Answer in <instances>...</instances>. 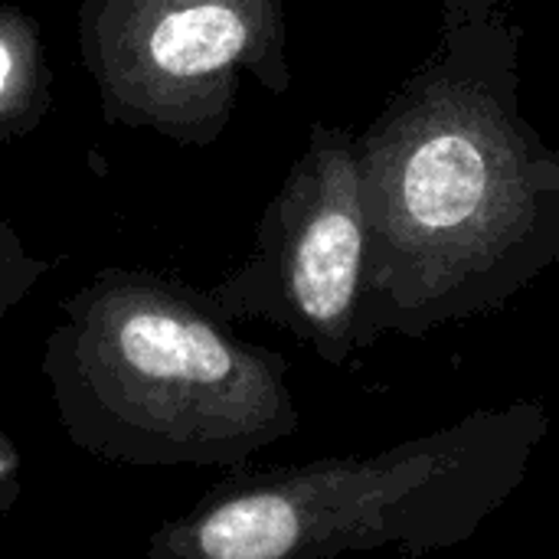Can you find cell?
I'll list each match as a JSON object with an SVG mask.
<instances>
[{
	"label": "cell",
	"instance_id": "cell-1",
	"mask_svg": "<svg viewBox=\"0 0 559 559\" xmlns=\"http://www.w3.org/2000/svg\"><path fill=\"white\" fill-rule=\"evenodd\" d=\"M354 144L357 350L495 314L559 262V147L524 118L521 29L501 13L442 29Z\"/></svg>",
	"mask_w": 559,
	"mask_h": 559
},
{
	"label": "cell",
	"instance_id": "cell-8",
	"mask_svg": "<svg viewBox=\"0 0 559 559\" xmlns=\"http://www.w3.org/2000/svg\"><path fill=\"white\" fill-rule=\"evenodd\" d=\"M23 495V459L16 445L0 432V518L13 511Z\"/></svg>",
	"mask_w": 559,
	"mask_h": 559
},
{
	"label": "cell",
	"instance_id": "cell-7",
	"mask_svg": "<svg viewBox=\"0 0 559 559\" xmlns=\"http://www.w3.org/2000/svg\"><path fill=\"white\" fill-rule=\"evenodd\" d=\"M49 269L52 262L33 255L20 233L0 213V324L20 301H26V295L39 285V278Z\"/></svg>",
	"mask_w": 559,
	"mask_h": 559
},
{
	"label": "cell",
	"instance_id": "cell-2",
	"mask_svg": "<svg viewBox=\"0 0 559 559\" xmlns=\"http://www.w3.org/2000/svg\"><path fill=\"white\" fill-rule=\"evenodd\" d=\"M59 311L43 377L69 442L98 462L239 468L301 426L288 360L193 285L105 265Z\"/></svg>",
	"mask_w": 559,
	"mask_h": 559
},
{
	"label": "cell",
	"instance_id": "cell-4",
	"mask_svg": "<svg viewBox=\"0 0 559 559\" xmlns=\"http://www.w3.org/2000/svg\"><path fill=\"white\" fill-rule=\"evenodd\" d=\"M79 59L105 121L210 147L242 75L292 88L282 0H79Z\"/></svg>",
	"mask_w": 559,
	"mask_h": 559
},
{
	"label": "cell",
	"instance_id": "cell-3",
	"mask_svg": "<svg viewBox=\"0 0 559 559\" xmlns=\"http://www.w3.org/2000/svg\"><path fill=\"white\" fill-rule=\"evenodd\" d=\"M550 436L544 400L478 406L462 419L364 455L216 481L157 527L141 559H409L472 544L524 488Z\"/></svg>",
	"mask_w": 559,
	"mask_h": 559
},
{
	"label": "cell",
	"instance_id": "cell-9",
	"mask_svg": "<svg viewBox=\"0 0 559 559\" xmlns=\"http://www.w3.org/2000/svg\"><path fill=\"white\" fill-rule=\"evenodd\" d=\"M501 3L504 0H442V29L491 16V13L501 10Z\"/></svg>",
	"mask_w": 559,
	"mask_h": 559
},
{
	"label": "cell",
	"instance_id": "cell-5",
	"mask_svg": "<svg viewBox=\"0 0 559 559\" xmlns=\"http://www.w3.org/2000/svg\"><path fill=\"white\" fill-rule=\"evenodd\" d=\"M357 134L314 121L308 144L265 203L252 252L206 288L229 321H262L288 331L324 364L357 354L367 223L357 167Z\"/></svg>",
	"mask_w": 559,
	"mask_h": 559
},
{
	"label": "cell",
	"instance_id": "cell-6",
	"mask_svg": "<svg viewBox=\"0 0 559 559\" xmlns=\"http://www.w3.org/2000/svg\"><path fill=\"white\" fill-rule=\"evenodd\" d=\"M52 108V72L36 16L0 3V141L33 134Z\"/></svg>",
	"mask_w": 559,
	"mask_h": 559
}]
</instances>
